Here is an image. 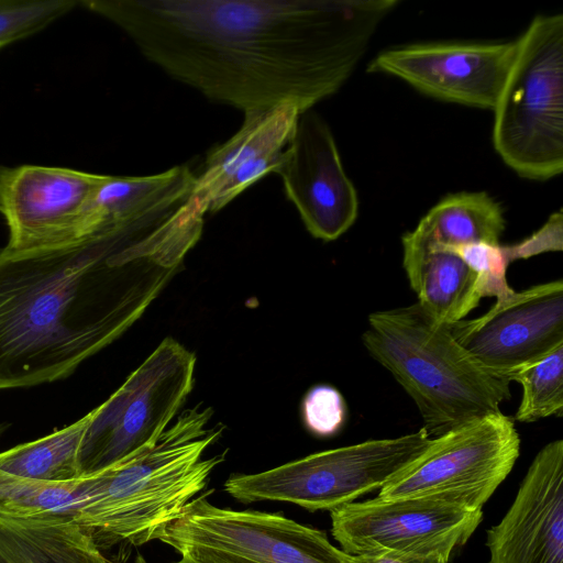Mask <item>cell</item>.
<instances>
[{
  "label": "cell",
  "instance_id": "cell-1",
  "mask_svg": "<svg viewBox=\"0 0 563 563\" xmlns=\"http://www.w3.org/2000/svg\"><path fill=\"white\" fill-rule=\"evenodd\" d=\"M395 0H80L141 54L242 112L334 95Z\"/></svg>",
  "mask_w": 563,
  "mask_h": 563
},
{
  "label": "cell",
  "instance_id": "cell-2",
  "mask_svg": "<svg viewBox=\"0 0 563 563\" xmlns=\"http://www.w3.org/2000/svg\"><path fill=\"white\" fill-rule=\"evenodd\" d=\"M188 249L176 196L146 185L100 205L97 227L64 246L0 250V390L71 375L121 335L161 288L141 273L174 272Z\"/></svg>",
  "mask_w": 563,
  "mask_h": 563
},
{
  "label": "cell",
  "instance_id": "cell-3",
  "mask_svg": "<svg viewBox=\"0 0 563 563\" xmlns=\"http://www.w3.org/2000/svg\"><path fill=\"white\" fill-rule=\"evenodd\" d=\"M211 408L180 413L145 451L91 473V492L74 516L103 551L115 544L142 545L174 521L206 486L224 454L203 459L223 427L208 428Z\"/></svg>",
  "mask_w": 563,
  "mask_h": 563
},
{
  "label": "cell",
  "instance_id": "cell-4",
  "mask_svg": "<svg viewBox=\"0 0 563 563\" xmlns=\"http://www.w3.org/2000/svg\"><path fill=\"white\" fill-rule=\"evenodd\" d=\"M362 342L411 397L431 438L499 412L511 398L510 380L483 367L418 302L372 312Z\"/></svg>",
  "mask_w": 563,
  "mask_h": 563
},
{
  "label": "cell",
  "instance_id": "cell-5",
  "mask_svg": "<svg viewBox=\"0 0 563 563\" xmlns=\"http://www.w3.org/2000/svg\"><path fill=\"white\" fill-rule=\"evenodd\" d=\"M516 44L493 144L518 175L547 180L563 170V15L536 16Z\"/></svg>",
  "mask_w": 563,
  "mask_h": 563
},
{
  "label": "cell",
  "instance_id": "cell-6",
  "mask_svg": "<svg viewBox=\"0 0 563 563\" xmlns=\"http://www.w3.org/2000/svg\"><path fill=\"white\" fill-rule=\"evenodd\" d=\"M426 429L327 450L277 467L232 475L225 492L242 503L284 501L333 510L380 489L432 442Z\"/></svg>",
  "mask_w": 563,
  "mask_h": 563
},
{
  "label": "cell",
  "instance_id": "cell-7",
  "mask_svg": "<svg viewBox=\"0 0 563 563\" xmlns=\"http://www.w3.org/2000/svg\"><path fill=\"white\" fill-rule=\"evenodd\" d=\"M195 354L167 338L104 402L92 409L80 448L82 476L154 445L194 385Z\"/></svg>",
  "mask_w": 563,
  "mask_h": 563
},
{
  "label": "cell",
  "instance_id": "cell-8",
  "mask_svg": "<svg viewBox=\"0 0 563 563\" xmlns=\"http://www.w3.org/2000/svg\"><path fill=\"white\" fill-rule=\"evenodd\" d=\"M156 539L194 563H351L327 534L280 514L219 508L191 499Z\"/></svg>",
  "mask_w": 563,
  "mask_h": 563
},
{
  "label": "cell",
  "instance_id": "cell-9",
  "mask_svg": "<svg viewBox=\"0 0 563 563\" xmlns=\"http://www.w3.org/2000/svg\"><path fill=\"white\" fill-rule=\"evenodd\" d=\"M519 454L514 419L501 411L490 413L433 438L377 497L429 498L482 510Z\"/></svg>",
  "mask_w": 563,
  "mask_h": 563
},
{
  "label": "cell",
  "instance_id": "cell-10",
  "mask_svg": "<svg viewBox=\"0 0 563 563\" xmlns=\"http://www.w3.org/2000/svg\"><path fill=\"white\" fill-rule=\"evenodd\" d=\"M482 519L483 510L442 500L375 497L331 510V532L349 555L438 554L450 561Z\"/></svg>",
  "mask_w": 563,
  "mask_h": 563
},
{
  "label": "cell",
  "instance_id": "cell-11",
  "mask_svg": "<svg viewBox=\"0 0 563 563\" xmlns=\"http://www.w3.org/2000/svg\"><path fill=\"white\" fill-rule=\"evenodd\" d=\"M104 175L40 165L0 166V214L9 231L4 247L53 249L91 233V199Z\"/></svg>",
  "mask_w": 563,
  "mask_h": 563
},
{
  "label": "cell",
  "instance_id": "cell-12",
  "mask_svg": "<svg viewBox=\"0 0 563 563\" xmlns=\"http://www.w3.org/2000/svg\"><path fill=\"white\" fill-rule=\"evenodd\" d=\"M459 344L505 377L563 344V280L498 299L484 314L450 325Z\"/></svg>",
  "mask_w": 563,
  "mask_h": 563
},
{
  "label": "cell",
  "instance_id": "cell-13",
  "mask_svg": "<svg viewBox=\"0 0 563 563\" xmlns=\"http://www.w3.org/2000/svg\"><path fill=\"white\" fill-rule=\"evenodd\" d=\"M516 45L515 41L398 46L379 53L367 70L398 77L440 100L493 110Z\"/></svg>",
  "mask_w": 563,
  "mask_h": 563
},
{
  "label": "cell",
  "instance_id": "cell-14",
  "mask_svg": "<svg viewBox=\"0 0 563 563\" xmlns=\"http://www.w3.org/2000/svg\"><path fill=\"white\" fill-rule=\"evenodd\" d=\"M275 173L316 239L336 240L354 224L358 214L356 189L345 174L329 125L311 109L300 113Z\"/></svg>",
  "mask_w": 563,
  "mask_h": 563
},
{
  "label": "cell",
  "instance_id": "cell-15",
  "mask_svg": "<svg viewBox=\"0 0 563 563\" xmlns=\"http://www.w3.org/2000/svg\"><path fill=\"white\" fill-rule=\"evenodd\" d=\"M486 545L488 563H563V440L538 452Z\"/></svg>",
  "mask_w": 563,
  "mask_h": 563
},
{
  "label": "cell",
  "instance_id": "cell-16",
  "mask_svg": "<svg viewBox=\"0 0 563 563\" xmlns=\"http://www.w3.org/2000/svg\"><path fill=\"white\" fill-rule=\"evenodd\" d=\"M300 110L290 103L243 112L238 131L207 153L197 188L214 213L250 186L275 173L291 141Z\"/></svg>",
  "mask_w": 563,
  "mask_h": 563
},
{
  "label": "cell",
  "instance_id": "cell-17",
  "mask_svg": "<svg viewBox=\"0 0 563 563\" xmlns=\"http://www.w3.org/2000/svg\"><path fill=\"white\" fill-rule=\"evenodd\" d=\"M402 266L418 303L434 321L452 325L474 310L481 299L476 274L454 252L401 239Z\"/></svg>",
  "mask_w": 563,
  "mask_h": 563
},
{
  "label": "cell",
  "instance_id": "cell-18",
  "mask_svg": "<svg viewBox=\"0 0 563 563\" xmlns=\"http://www.w3.org/2000/svg\"><path fill=\"white\" fill-rule=\"evenodd\" d=\"M0 563H111L73 516H0Z\"/></svg>",
  "mask_w": 563,
  "mask_h": 563
},
{
  "label": "cell",
  "instance_id": "cell-19",
  "mask_svg": "<svg viewBox=\"0 0 563 563\" xmlns=\"http://www.w3.org/2000/svg\"><path fill=\"white\" fill-rule=\"evenodd\" d=\"M505 227L504 211L488 194L457 192L442 198L407 234L429 246L452 249L477 242L499 244Z\"/></svg>",
  "mask_w": 563,
  "mask_h": 563
},
{
  "label": "cell",
  "instance_id": "cell-20",
  "mask_svg": "<svg viewBox=\"0 0 563 563\" xmlns=\"http://www.w3.org/2000/svg\"><path fill=\"white\" fill-rule=\"evenodd\" d=\"M90 412L41 439L0 452V470L45 482L82 477L80 448Z\"/></svg>",
  "mask_w": 563,
  "mask_h": 563
},
{
  "label": "cell",
  "instance_id": "cell-21",
  "mask_svg": "<svg viewBox=\"0 0 563 563\" xmlns=\"http://www.w3.org/2000/svg\"><path fill=\"white\" fill-rule=\"evenodd\" d=\"M91 476L67 482H45L0 470V516L25 518L46 515L75 516L86 505Z\"/></svg>",
  "mask_w": 563,
  "mask_h": 563
},
{
  "label": "cell",
  "instance_id": "cell-22",
  "mask_svg": "<svg viewBox=\"0 0 563 563\" xmlns=\"http://www.w3.org/2000/svg\"><path fill=\"white\" fill-rule=\"evenodd\" d=\"M522 387L515 415L519 422H534L563 412V344L545 356L508 375Z\"/></svg>",
  "mask_w": 563,
  "mask_h": 563
},
{
  "label": "cell",
  "instance_id": "cell-23",
  "mask_svg": "<svg viewBox=\"0 0 563 563\" xmlns=\"http://www.w3.org/2000/svg\"><path fill=\"white\" fill-rule=\"evenodd\" d=\"M77 4L75 0H0V49L41 32Z\"/></svg>",
  "mask_w": 563,
  "mask_h": 563
},
{
  "label": "cell",
  "instance_id": "cell-24",
  "mask_svg": "<svg viewBox=\"0 0 563 563\" xmlns=\"http://www.w3.org/2000/svg\"><path fill=\"white\" fill-rule=\"evenodd\" d=\"M448 250L457 254L476 274L482 298L495 297L498 300L515 291L507 283L510 261L500 243L477 242Z\"/></svg>",
  "mask_w": 563,
  "mask_h": 563
},
{
  "label": "cell",
  "instance_id": "cell-25",
  "mask_svg": "<svg viewBox=\"0 0 563 563\" xmlns=\"http://www.w3.org/2000/svg\"><path fill=\"white\" fill-rule=\"evenodd\" d=\"M347 408L342 394L330 385H316L305 395L301 417L306 429L319 438L336 434L345 424Z\"/></svg>",
  "mask_w": 563,
  "mask_h": 563
},
{
  "label": "cell",
  "instance_id": "cell-26",
  "mask_svg": "<svg viewBox=\"0 0 563 563\" xmlns=\"http://www.w3.org/2000/svg\"><path fill=\"white\" fill-rule=\"evenodd\" d=\"M510 262L526 260L544 252H560L563 249L562 212L553 213L548 221L527 239L505 246Z\"/></svg>",
  "mask_w": 563,
  "mask_h": 563
},
{
  "label": "cell",
  "instance_id": "cell-27",
  "mask_svg": "<svg viewBox=\"0 0 563 563\" xmlns=\"http://www.w3.org/2000/svg\"><path fill=\"white\" fill-rule=\"evenodd\" d=\"M351 563H449V560L438 555H400V554H374L351 555Z\"/></svg>",
  "mask_w": 563,
  "mask_h": 563
},
{
  "label": "cell",
  "instance_id": "cell-28",
  "mask_svg": "<svg viewBox=\"0 0 563 563\" xmlns=\"http://www.w3.org/2000/svg\"><path fill=\"white\" fill-rule=\"evenodd\" d=\"M136 563H146V562L143 558H139ZM175 563H194V562L181 558L179 561H177Z\"/></svg>",
  "mask_w": 563,
  "mask_h": 563
},
{
  "label": "cell",
  "instance_id": "cell-29",
  "mask_svg": "<svg viewBox=\"0 0 563 563\" xmlns=\"http://www.w3.org/2000/svg\"><path fill=\"white\" fill-rule=\"evenodd\" d=\"M10 424L8 422H0V437L8 430Z\"/></svg>",
  "mask_w": 563,
  "mask_h": 563
}]
</instances>
